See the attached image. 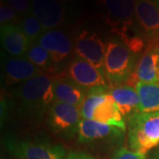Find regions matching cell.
I'll return each mask as SVG.
<instances>
[{
    "instance_id": "603a6c76",
    "label": "cell",
    "mask_w": 159,
    "mask_h": 159,
    "mask_svg": "<svg viewBox=\"0 0 159 159\" xmlns=\"http://www.w3.org/2000/svg\"><path fill=\"white\" fill-rule=\"evenodd\" d=\"M0 22L4 24H15L20 22L16 11L7 3H1L0 6Z\"/></svg>"
},
{
    "instance_id": "44dd1931",
    "label": "cell",
    "mask_w": 159,
    "mask_h": 159,
    "mask_svg": "<svg viewBox=\"0 0 159 159\" xmlns=\"http://www.w3.org/2000/svg\"><path fill=\"white\" fill-rule=\"evenodd\" d=\"M26 57L37 68L43 70L51 67L54 63L50 53L38 42L31 45L26 54Z\"/></svg>"
},
{
    "instance_id": "2e32d148",
    "label": "cell",
    "mask_w": 159,
    "mask_h": 159,
    "mask_svg": "<svg viewBox=\"0 0 159 159\" xmlns=\"http://www.w3.org/2000/svg\"><path fill=\"white\" fill-rule=\"evenodd\" d=\"M53 89L55 101L68 103L80 107L87 90L74 82L70 77L53 80Z\"/></svg>"
},
{
    "instance_id": "6da1fadb",
    "label": "cell",
    "mask_w": 159,
    "mask_h": 159,
    "mask_svg": "<svg viewBox=\"0 0 159 159\" xmlns=\"http://www.w3.org/2000/svg\"><path fill=\"white\" fill-rule=\"evenodd\" d=\"M17 95L26 111L41 117L50 110L55 101L53 80L46 74H37L21 83Z\"/></svg>"
},
{
    "instance_id": "8fae6325",
    "label": "cell",
    "mask_w": 159,
    "mask_h": 159,
    "mask_svg": "<svg viewBox=\"0 0 159 159\" xmlns=\"http://www.w3.org/2000/svg\"><path fill=\"white\" fill-rule=\"evenodd\" d=\"M135 18L144 37H159V6L151 0H135Z\"/></svg>"
},
{
    "instance_id": "3957f363",
    "label": "cell",
    "mask_w": 159,
    "mask_h": 159,
    "mask_svg": "<svg viewBox=\"0 0 159 159\" xmlns=\"http://www.w3.org/2000/svg\"><path fill=\"white\" fill-rule=\"evenodd\" d=\"M134 51L118 39L109 40L104 57V74L111 83L121 85L129 79L134 68Z\"/></svg>"
},
{
    "instance_id": "277c9868",
    "label": "cell",
    "mask_w": 159,
    "mask_h": 159,
    "mask_svg": "<svg viewBox=\"0 0 159 159\" xmlns=\"http://www.w3.org/2000/svg\"><path fill=\"white\" fill-rule=\"evenodd\" d=\"M102 18L109 26L124 37L134 29L135 0H97Z\"/></svg>"
},
{
    "instance_id": "7402d4cb",
    "label": "cell",
    "mask_w": 159,
    "mask_h": 159,
    "mask_svg": "<svg viewBox=\"0 0 159 159\" xmlns=\"http://www.w3.org/2000/svg\"><path fill=\"white\" fill-rule=\"evenodd\" d=\"M20 29L23 33L27 35L31 43L33 44L34 43L38 42L41 35L43 34V28L39 22V20L34 17L32 12H29L20 20Z\"/></svg>"
},
{
    "instance_id": "ba28073f",
    "label": "cell",
    "mask_w": 159,
    "mask_h": 159,
    "mask_svg": "<svg viewBox=\"0 0 159 159\" xmlns=\"http://www.w3.org/2000/svg\"><path fill=\"white\" fill-rule=\"evenodd\" d=\"M69 77L86 90L97 87H106V77L90 63L82 57L74 58L70 63Z\"/></svg>"
},
{
    "instance_id": "83f0119b",
    "label": "cell",
    "mask_w": 159,
    "mask_h": 159,
    "mask_svg": "<svg viewBox=\"0 0 159 159\" xmlns=\"http://www.w3.org/2000/svg\"><path fill=\"white\" fill-rule=\"evenodd\" d=\"M151 1H153L154 3H156L157 6H159V0H151Z\"/></svg>"
},
{
    "instance_id": "cb8c5ba5",
    "label": "cell",
    "mask_w": 159,
    "mask_h": 159,
    "mask_svg": "<svg viewBox=\"0 0 159 159\" xmlns=\"http://www.w3.org/2000/svg\"><path fill=\"white\" fill-rule=\"evenodd\" d=\"M111 159H148V157L145 153L120 148L114 153Z\"/></svg>"
},
{
    "instance_id": "9a60e30c",
    "label": "cell",
    "mask_w": 159,
    "mask_h": 159,
    "mask_svg": "<svg viewBox=\"0 0 159 159\" xmlns=\"http://www.w3.org/2000/svg\"><path fill=\"white\" fill-rule=\"evenodd\" d=\"M109 93L113 97L120 113L126 121L140 112V97L135 88L129 85H119Z\"/></svg>"
},
{
    "instance_id": "30bf717a",
    "label": "cell",
    "mask_w": 159,
    "mask_h": 159,
    "mask_svg": "<svg viewBox=\"0 0 159 159\" xmlns=\"http://www.w3.org/2000/svg\"><path fill=\"white\" fill-rule=\"evenodd\" d=\"M2 67L5 82L8 86L23 83L41 74L39 68L23 57H5Z\"/></svg>"
},
{
    "instance_id": "d4e9b609",
    "label": "cell",
    "mask_w": 159,
    "mask_h": 159,
    "mask_svg": "<svg viewBox=\"0 0 159 159\" xmlns=\"http://www.w3.org/2000/svg\"><path fill=\"white\" fill-rule=\"evenodd\" d=\"M6 2L20 15L25 16L30 12L32 0H6Z\"/></svg>"
},
{
    "instance_id": "5b68a950",
    "label": "cell",
    "mask_w": 159,
    "mask_h": 159,
    "mask_svg": "<svg viewBox=\"0 0 159 159\" xmlns=\"http://www.w3.org/2000/svg\"><path fill=\"white\" fill-rule=\"evenodd\" d=\"M4 144L6 148L19 159H66V155L59 144L39 141H29L7 135Z\"/></svg>"
},
{
    "instance_id": "4fadbf2b",
    "label": "cell",
    "mask_w": 159,
    "mask_h": 159,
    "mask_svg": "<svg viewBox=\"0 0 159 159\" xmlns=\"http://www.w3.org/2000/svg\"><path fill=\"white\" fill-rule=\"evenodd\" d=\"M1 44L10 57L25 56L32 43L16 24H4L0 29Z\"/></svg>"
},
{
    "instance_id": "7c38bea8",
    "label": "cell",
    "mask_w": 159,
    "mask_h": 159,
    "mask_svg": "<svg viewBox=\"0 0 159 159\" xmlns=\"http://www.w3.org/2000/svg\"><path fill=\"white\" fill-rule=\"evenodd\" d=\"M31 12L44 30L58 27L65 16L64 6L60 0H32Z\"/></svg>"
},
{
    "instance_id": "f1b7e54d",
    "label": "cell",
    "mask_w": 159,
    "mask_h": 159,
    "mask_svg": "<svg viewBox=\"0 0 159 159\" xmlns=\"http://www.w3.org/2000/svg\"><path fill=\"white\" fill-rule=\"evenodd\" d=\"M5 1H6V0H1V3H5Z\"/></svg>"
},
{
    "instance_id": "7a4b0ae2",
    "label": "cell",
    "mask_w": 159,
    "mask_h": 159,
    "mask_svg": "<svg viewBox=\"0 0 159 159\" xmlns=\"http://www.w3.org/2000/svg\"><path fill=\"white\" fill-rule=\"evenodd\" d=\"M127 126L132 150L146 154L159 145V111L135 114L127 120Z\"/></svg>"
},
{
    "instance_id": "d6986e66",
    "label": "cell",
    "mask_w": 159,
    "mask_h": 159,
    "mask_svg": "<svg viewBox=\"0 0 159 159\" xmlns=\"http://www.w3.org/2000/svg\"><path fill=\"white\" fill-rule=\"evenodd\" d=\"M135 89L140 97V112L159 111V83L137 81Z\"/></svg>"
},
{
    "instance_id": "e0dca14e",
    "label": "cell",
    "mask_w": 159,
    "mask_h": 159,
    "mask_svg": "<svg viewBox=\"0 0 159 159\" xmlns=\"http://www.w3.org/2000/svg\"><path fill=\"white\" fill-rule=\"evenodd\" d=\"M138 81L159 83V47H152L144 52L136 67Z\"/></svg>"
},
{
    "instance_id": "8992f818",
    "label": "cell",
    "mask_w": 159,
    "mask_h": 159,
    "mask_svg": "<svg viewBox=\"0 0 159 159\" xmlns=\"http://www.w3.org/2000/svg\"><path fill=\"white\" fill-rule=\"evenodd\" d=\"M80 119L79 107L58 101H54L48 112V124L52 132L66 140L78 134Z\"/></svg>"
},
{
    "instance_id": "9c48e42d",
    "label": "cell",
    "mask_w": 159,
    "mask_h": 159,
    "mask_svg": "<svg viewBox=\"0 0 159 159\" xmlns=\"http://www.w3.org/2000/svg\"><path fill=\"white\" fill-rule=\"evenodd\" d=\"M125 131L113 125H106L94 119H80L78 131V141L80 143L118 140L123 137Z\"/></svg>"
},
{
    "instance_id": "5bb4252c",
    "label": "cell",
    "mask_w": 159,
    "mask_h": 159,
    "mask_svg": "<svg viewBox=\"0 0 159 159\" xmlns=\"http://www.w3.org/2000/svg\"><path fill=\"white\" fill-rule=\"evenodd\" d=\"M38 43L50 53L54 63L62 62L72 51V43L69 37L58 29L46 30L41 35Z\"/></svg>"
},
{
    "instance_id": "ac0fdd59",
    "label": "cell",
    "mask_w": 159,
    "mask_h": 159,
    "mask_svg": "<svg viewBox=\"0 0 159 159\" xmlns=\"http://www.w3.org/2000/svg\"><path fill=\"white\" fill-rule=\"evenodd\" d=\"M93 119L106 125L119 127L123 131H125L126 128L125 119L120 113L117 103L110 93L106 95L104 101L96 109Z\"/></svg>"
},
{
    "instance_id": "4316f807",
    "label": "cell",
    "mask_w": 159,
    "mask_h": 159,
    "mask_svg": "<svg viewBox=\"0 0 159 159\" xmlns=\"http://www.w3.org/2000/svg\"><path fill=\"white\" fill-rule=\"evenodd\" d=\"M148 159H159V149L155 150L153 153L148 157Z\"/></svg>"
},
{
    "instance_id": "484cf974",
    "label": "cell",
    "mask_w": 159,
    "mask_h": 159,
    "mask_svg": "<svg viewBox=\"0 0 159 159\" xmlns=\"http://www.w3.org/2000/svg\"><path fill=\"white\" fill-rule=\"evenodd\" d=\"M66 159H94L90 155L83 152H70L66 155Z\"/></svg>"
},
{
    "instance_id": "ffe728a7",
    "label": "cell",
    "mask_w": 159,
    "mask_h": 159,
    "mask_svg": "<svg viewBox=\"0 0 159 159\" xmlns=\"http://www.w3.org/2000/svg\"><path fill=\"white\" fill-rule=\"evenodd\" d=\"M109 92L106 87H97L87 91L85 97L79 107L82 119H93L96 109L102 103Z\"/></svg>"
},
{
    "instance_id": "52a82bcc",
    "label": "cell",
    "mask_w": 159,
    "mask_h": 159,
    "mask_svg": "<svg viewBox=\"0 0 159 159\" xmlns=\"http://www.w3.org/2000/svg\"><path fill=\"white\" fill-rule=\"evenodd\" d=\"M75 51L78 56L84 58L104 76V57L106 44L95 32L84 29L80 31L75 41Z\"/></svg>"
}]
</instances>
